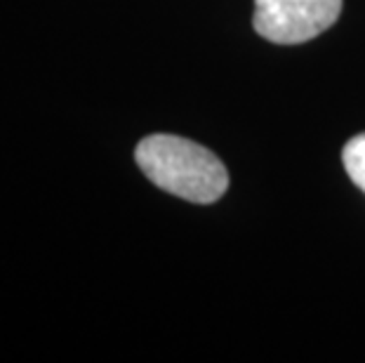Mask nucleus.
Masks as SVG:
<instances>
[{"label":"nucleus","mask_w":365,"mask_h":363,"mask_svg":"<svg viewBox=\"0 0 365 363\" xmlns=\"http://www.w3.org/2000/svg\"><path fill=\"white\" fill-rule=\"evenodd\" d=\"M137 165L158 189L207 205L229 189V173L212 151L177 135H149L135 149Z\"/></svg>","instance_id":"1"},{"label":"nucleus","mask_w":365,"mask_h":363,"mask_svg":"<svg viewBox=\"0 0 365 363\" xmlns=\"http://www.w3.org/2000/svg\"><path fill=\"white\" fill-rule=\"evenodd\" d=\"M341 0H255V31L276 45H299L337 21Z\"/></svg>","instance_id":"2"},{"label":"nucleus","mask_w":365,"mask_h":363,"mask_svg":"<svg viewBox=\"0 0 365 363\" xmlns=\"http://www.w3.org/2000/svg\"><path fill=\"white\" fill-rule=\"evenodd\" d=\"M341 163H344L346 175L351 182L365 194V133L356 135L341 149Z\"/></svg>","instance_id":"3"}]
</instances>
